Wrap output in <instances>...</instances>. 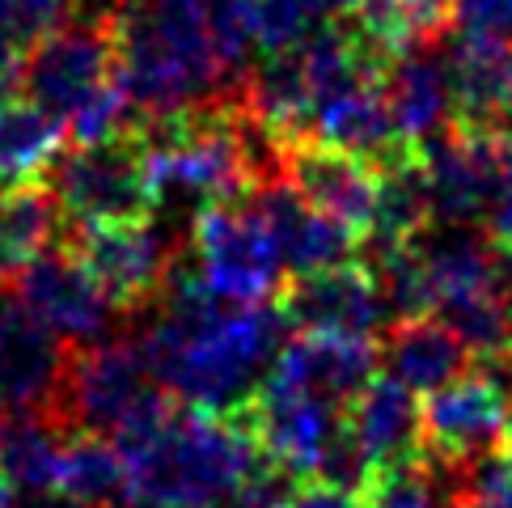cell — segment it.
Listing matches in <instances>:
<instances>
[{
  "label": "cell",
  "instance_id": "1",
  "mask_svg": "<svg viewBox=\"0 0 512 508\" xmlns=\"http://www.w3.org/2000/svg\"><path fill=\"white\" fill-rule=\"evenodd\" d=\"M288 331L292 322L280 301L229 305L199 284L187 259H178L161 314L144 326L140 348L178 403L233 415L259 394Z\"/></svg>",
  "mask_w": 512,
  "mask_h": 508
},
{
  "label": "cell",
  "instance_id": "2",
  "mask_svg": "<svg viewBox=\"0 0 512 508\" xmlns=\"http://www.w3.org/2000/svg\"><path fill=\"white\" fill-rule=\"evenodd\" d=\"M132 496L166 508H216L263 466V449L242 415L178 403L144 437L119 445Z\"/></svg>",
  "mask_w": 512,
  "mask_h": 508
},
{
  "label": "cell",
  "instance_id": "3",
  "mask_svg": "<svg viewBox=\"0 0 512 508\" xmlns=\"http://www.w3.org/2000/svg\"><path fill=\"white\" fill-rule=\"evenodd\" d=\"M178 407L161 386L140 339L106 335L68 352L64 386L56 398V420L68 432H98L106 441H132L153 432Z\"/></svg>",
  "mask_w": 512,
  "mask_h": 508
},
{
  "label": "cell",
  "instance_id": "4",
  "mask_svg": "<svg viewBox=\"0 0 512 508\" xmlns=\"http://www.w3.org/2000/svg\"><path fill=\"white\" fill-rule=\"evenodd\" d=\"M182 259L191 263L199 284L229 305H263L280 301L288 267L280 246L271 238L263 212L254 199H229V204H204L191 212Z\"/></svg>",
  "mask_w": 512,
  "mask_h": 508
},
{
  "label": "cell",
  "instance_id": "5",
  "mask_svg": "<svg viewBox=\"0 0 512 508\" xmlns=\"http://www.w3.org/2000/svg\"><path fill=\"white\" fill-rule=\"evenodd\" d=\"M51 191L60 199L68 229L149 221L161 212V187L153 174L144 123L98 144H77L51 170Z\"/></svg>",
  "mask_w": 512,
  "mask_h": 508
},
{
  "label": "cell",
  "instance_id": "6",
  "mask_svg": "<svg viewBox=\"0 0 512 508\" xmlns=\"http://www.w3.org/2000/svg\"><path fill=\"white\" fill-rule=\"evenodd\" d=\"M512 424V356L479 360L449 386L424 394V449L453 470L504 453Z\"/></svg>",
  "mask_w": 512,
  "mask_h": 508
},
{
  "label": "cell",
  "instance_id": "7",
  "mask_svg": "<svg viewBox=\"0 0 512 508\" xmlns=\"http://www.w3.org/2000/svg\"><path fill=\"white\" fill-rule=\"evenodd\" d=\"M64 242L77 250V259L89 267V276L102 284V293L127 318L161 305L174 280V267L182 259V246H187L178 242V233L157 225V216H149V221L68 229Z\"/></svg>",
  "mask_w": 512,
  "mask_h": 508
},
{
  "label": "cell",
  "instance_id": "8",
  "mask_svg": "<svg viewBox=\"0 0 512 508\" xmlns=\"http://www.w3.org/2000/svg\"><path fill=\"white\" fill-rule=\"evenodd\" d=\"M237 415L246 420L250 437L259 441L263 458L284 466L297 479H318L326 453L335 449L347 424V407L305 386H292L276 373H267L259 394Z\"/></svg>",
  "mask_w": 512,
  "mask_h": 508
},
{
  "label": "cell",
  "instance_id": "9",
  "mask_svg": "<svg viewBox=\"0 0 512 508\" xmlns=\"http://www.w3.org/2000/svg\"><path fill=\"white\" fill-rule=\"evenodd\" d=\"M9 293L39 318L51 335H60L68 348H85L115 331L119 310L102 284L89 276V267L77 259L68 242L43 250L22 276L9 284Z\"/></svg>",
  "mask_w": 512,
  "mask_h": 508
},
{
  "label": "cell",
  "instance_id": "10",
  "mask_svg": "<svg viewBox=\"0 0 512 508\" xmlns=\"http://www.w3.org/2000/svg\"><path fill=\"white\" fill-rule=\"evenodd\" d=\"M111 81H115L111 13H85L81 22H68L47 43L34 47L22 68V85L30 89V98L60 119H68L81 102H89Z\"/></svg>",
  "mask_w": 512,
  "mask_h": 508
},
{
  "label": "cell",
  "instance_id": "11",
  "mask_svg": "<svg viewBox=\"0 0 512 508\" xmlns=\"http://www.w3.org/2000/svg\"><path fill=\"white\" fill-rule=\"evenodd\" d=\"M280 310L288 314L292 331L377 335L390 322L377 267L364 254L309 271V276H292L280 293Z\"/></svg>",
  "mask_w": 512,
  "mask_h": 508
},
{
  "label": "cell",
  "instance_id": "12",
  "mask_svg": "<svg viewBox=\"0 0 512 508\" xmlns=\"http://www.w3.org/2000/svg\"><path fill=\"white\" fill-rule=\"evenodd\" d=\"M68 352L60 335L0 288V411H47L56 420Z\"/></svg>",
  "mask_w": 512,
  "mask_h": 508
},
{
  "label": "cell",
  "instance_id": "13",
  "mask_svg": "<svg viewBox=\"0 0 512 508\" xmlns=\"http://www.w3.org/2000/svg\"><path fill=\"white\" fill-rule=\"evenodd\" d=\"M280 178H288L314 208L335 216L369 242L377 221V170L369 161L343 153L335 144L301 140L280 153Z\"/></svg>",
  "mask_w": 512,
  "mask_h": 508
},
{
  "label": "cell",
  "instance_id": "14",
  "mask_svg": "<svg viewBox=\"0 0 512 508\" xmlns=\"http://www.w3.org/2000/svg\"><path fill=\"white\" fill-rule=\"evenodd\" d=\"M254 208L263 212V221L271 229V238L280 246V259L288 267V276H309L331 263L356 259L364 254V238L356 229H347L335 216H326L309 199L288 183V178H267L254 191Z\"/></svg>",
  "mask_w": 512,
  "mask_h": 508
},
{
  "label": "cell",
  "instance_id": "15",
  "mask_svg": "<svg viewBox=\"0 0 512 508\" xmlns=\"http://www.w3.org/2000/svg\"><path fill=\"white\" fill-rule=\"evenodd\" d=\"M381 369V343L377 335H335V331H297L288 339L271 373L305 386L331 403L347 407L369 386Z\"/></svg>",
  "mask_w": 512,
  "mask_h": 508
},
{
  "label": "cell",
  "instance_id": "16",
  "mask_svg": "<svg viewBox=\"0 0 512 508\" xmlns=\"http://www.w3.org/2000/svg\"><path fill=\"white\" fill-rule=\"evenodd\" d=\"M347 432H352L364 466L377 475V470L424 453V403L411 386H402L390 373H377L347 403Z\"/></svg>",
  "mask_w": 512,
  "mask_h": 508
},
{
  "label": "cell",
  "instance_id": "17",
  "mask_svg": "<svg viewBox=\"0 0 512 508\" xmlns=\"http://www.w3.org/2000/svg\"><path fill=\"white\" fill-rule=\"evenodd\" d=\"M381 369L415 394H432L474 369V352L445 318H398L381 335Z\"/></svg>",
  "mask_w": 512,
  "mask_h": 508
},
{
  "label": "cell",
  "instance_id": "18",
  "mask_svg": "<svg viewBox=\"0 0 512 508\" xmlns=\"http://www.w3.org/2000/svg\"><path fill=\"white\" fill-rule=\"evenodd\" d=\"M445 68L457 127H512V47L462 34L445 56Z\"/></svg>",
  "mask_w": 512,
  "mask_h": 508
},
{
  "label": "cell",
  "instance_id": "19",
  "mask_svg": "<svg viewBox=\"0 0 512 508\" xmlns=\"http://www.w3.org/2000/svg\"><path fill=\"white\" fill-rule=\"evenodd\" d=\"M386 102L398 136L411 149H424L428 140L453 127V94H449V68L432 47L394 56L386 68Z\"/></svg>",
  "mask_w": 512,
  "mask_h": 508
},
{
  "label": "cell",
  "instance_id": "20",
  "mask_svg": "<svg viewBox=\"0 0 512 508\" xmlns=\"http://www.w3.org/2000/svg\"><path fill=\"white\" fill-rule=\"evenodd\" d=\"M68 144L60 115L34 98H0V191L34 187L56 170Z\"/></svg>",
  "mask_w": 512,
  "mask_h": 508
},
{
  "label": "cell",
  "instance_id": "21",
  "mask_svg": "<svg viewBox=\"0 0 512 508\" xmlns=\"http://www.w3.org/2000/svg\"><path fill=\"white\" fill-rule=\"evenodd\" d=\"M377 170V221L364 250H381V246H398V242H415L436 225V208H432V191H428V174H424V157L402 153Z\"/></svg>",
  "mask_w": 512,
  "mask_h": 508
},
{
  "label": "cell",
  "instance_id": "22",
  "mask_svg": "<svg viewBox=\"0 0 512 508\" xmlns=\"http://www.w3.org/2000/svg\"><path fill=\"white\" fill-rule=\"evenodd\" d=\"M60 229L64 212L47 183L0 191V288H9L43 250L56 246Z\"/></svg>",
  "mask_w": 512,
  "mask_h": 508
},
{
  "label": "cell",
  "instance_id": "23",
  "mask_svg": "<svg viewBox=\"0 0 512 508\" xmlns=\"http://www.w3.org/2000/svg\"><path fill=\"white\" fill-rule=\"evenodd\" d=\"M347 22L394 60L445 39L457 22V0H356Z\"/></svg>",
  "mask_w": 512,
  "mask_h": 508
},
{
  "label": "cell",
  "instance_id": "24",
  "mask_svg": "<svg viewBox=\"0 0 512 508\" xmlns=\"http://www.w3.org/2000/svg\"><path fill=\"white\" fill-rule=\"evenodd\" d=\"M68 428L47 411H0V466L26 496L56 492Z\"/></svg>",
  "mask_w": 512,
  "mask_h": 508
},
{
  "label": "cell",
  "instance_id": "25",
  "mask_svg": "<svg viewBox=\"0 0 512 508\" xmlns=\"http://www.w3.org/2000/svg\"><path fill=\"white\" fill-rule=\"evenodd\" d=\"M56 496H64L72 508H115L132 496V479H127V462L115 441L98 437V432H68Z\"/></svg>",
  "mask_w": 512,
  "mask_h": 508
},
{
  "label": "cell",
  "instance_id": "26",
  "mask_svg": "<svg viewBox=\"0 0 512 508\" xmlns=\"http://www.w3.org/2000/svg\"><path fill=\"white\" fill-rule=\"evenodd\" d=\"M250 9L259 56H280V51L305 47L326 22L314 0H250Z\"/></svg>",
  "mask_w": 512,
  "mask_h": 508
},
{
  "label": "cell",
  "instance_id": "27",
  "mask_svg": "<svg viewBox=\"0 0 512 508\" xmlns=\"http://www.w3.org/2000/svg\"><path fill=\"white\" fill-rule=\"evenodd\" d=\"M81 9H85V0H0V34L22 56H30L56 30L77 22Z\"/></svg>",
  "mask_w": 512,
  "mask_h": 508
},
{
  "label": "cell",
  "instance_id": "28",
  "mask_svg": "<svg viewBox=\"0 0 512 508\" xmlns=\"http://www.w3.org/2000/svg\"><path fill=\"white\" fill-rule=\"evenodd\" d=\"M457 508H512V458L496 453V458L466 470Z\"/></svg>",
  "mask_w": 512,
  "mask_h": 508
},
{
  "label": "cell",
  "instance_id": "29",
  "mask_svg": "<svg viewBox=\"0 0 512 508\" xmlns=\"http://www.w3.org/2000/svg\"><path fill=\"white\" fill-rule=\"evenodd\" d=\"M453 26L470 34V39L512 47V0H457Z\"/></svg>",
  "mask_w": 512,
  "mask_h": 508
},
{
  "label": "cell",
  "instance_id": "30",
  "mask_svg": "<svg viewBox=\"0 0 512 508\" xmlns=\"http://www.w3.org/2000/svg\"><path fill=\"white\" fill-rule=\"evenodd\" d=\"M288 508H373L364 492L352 487H335V483H318V479H301L292 492Z\"/></svg>",
  "mask_w": 512,
  "mask_h": 508
},
{
  "label": "cell",
  "instance_id": "31",
  "mask_svg": "<svg viewBox=\"0 0 512 508\" xmlns=\"http://www.w3.org/2000/svg\"><path fill=\"white\" fill-rule=\"evenodd\" d=\"M483 225H487V238L496 246H512V161L500 178V191L491 199V212H487Z\"/></svg>",
  "mask_w": 512,
  "mask_h": 508
},
{
  "label": "cell",
  "instance_id": "32",
  "mask_svg": "<svg viewBox=\"0 0 512 508\" xmlns=\"http://www.w3.org/2000/svg\"><path fill=\"white\" fill-rule=\"evenodd\" d=\"M22 68H26V56L0 34V98H9L22 85Z\"/></svg>",
  "mask_w": 512,
  "mask_h": 508
},
{
  "label": "cell",
  "instance_id": "33",
  "mask_svg": "<svg viewBox=\"0 0 512 508\" xmlns=\"http://www.w3.org/2000/svg\"><path fill=\"white\" fill-rule=\"evenodd\" d=\"M314 5H318V13L326 17V22H331V17H347V13H352L356 0H314Z\"/></svg>",
  "mask_w": 512,
  "mask_h": 508
},
{
  "label": "cell",
  "instance_id": "34",
  "mask_svg": "<svg viewBox=\"0 0 512 508\" xmlns=\"http://www.w3.org/2000/svg\"><path fill=\"white\" fill-rule=\"evenodd\" d=\"M0 508H17V496H13V479L5 475V466H0Z\"/></svg>",
  "mask_w": 512,
  "mask_h": 508
},
{
  "label": "cell",
  "instance_id": "35",
  "mask_svg": "<svg viewBox=\"0 0 512 508\" xmlns=\"http://www.w3.org/2000/svg\"><path fill=\"white\" fill-rule=\"evenodd\" d=\"M115 508H166V504H153V500H140V496H127L123 504H115Z\"/></svg>",
  "mask_w": 512,
  "mask_h": 508
},
{
  "label": "cell",
  "instance_id": "36",
  "mask_svg": "<svg viewBox=\"0 0 512 508\" xmlns=\"http://www.w3.org/2000/svg\"><path fill=\"white\" fill-rule=\"evenodd\" d=\"M504 458H512V424H508V441H504Z\"/></svg>",
  "mask_w": 512,
  "mask_h": 508
}]
</instances>
